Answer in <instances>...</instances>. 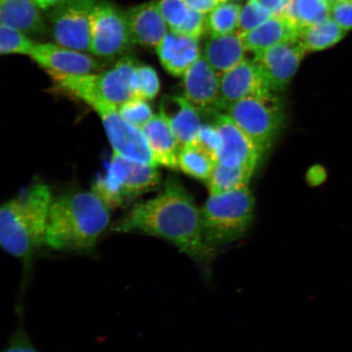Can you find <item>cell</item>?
I'll use <instances>...</instances> for the list:
<instances>
[{
	"label": "cell",
	"instance_id": "1",
	"mask_svg": "<svg viewBox=\"0 0 352 352\" xmlns=\"http://www.w3.org/2000/svg\"><path fill=\"white\" fill-rule=\"evenodd\" d=\"M111 230L164 240L204 270H208L217 254L204 239L201 209L174 176L166 179L164 189L156 197L135 204L113 224Z\"/></svg>",
	"mask_w": 352,
	"mask_h": 352
},
{
	"label": "cell",
	"instance_id": "2",
	"mask_svg": "<svg viewBox=\"0 0 352 352\" xmlns=\"http://www.w3.org/2000/svg\"><path fill=\"white\" fill-rule=\"evenodd\" d=\"M109 223V208L96 193H66L52 200L46 246L56 252L91 254Z\"/></svg>",
	"mask_w": 352,
	"mask_h": 352
},
{
	"label": "cell",
	"instance_id": "3",
	"mask_svg": "<svg viewBox=\"0 0 352 352\" xmlns=\"http://www.w3.org/2000/svg\"><path fill=\"white\" fill-rule=\"evenodd\" d=\"M52 202L45 184H33L0 210V245L26 265L46 246L48 217Z\"/></svg>",
	"mask_w": 352,
	"mask_h": 352
},
{
	"label": "cell",
	"instance_id": "4",
	"mask_svg": "<svg viewBox=\"0 0 352 352\" xmlns=\"http://www.w3.org/2000/svg\"><path fill=\"white\" fill-rule=\"evenodd\" d=\"M254 206L249 188L210 195L201 208L202 232L209 248L217 254L241 240L252 226Z\"/></svg>",
	"mask_w": 352,
	"mask_h": 352
},
{
	"label": "cell",
	"instance_id": "5",
	"mask_svg": "<svg viewBox=\"0 0 352 352\" xmlns=\"http://www.w3.org/2000/svg\"><path fill=\"white\" fill-rule=\"evenodd\" d=\"M135 61L129 56L122 59L108 70L100 74L68 76L50 73L55 87L65 94L78 99L91 95L116 105L118 108L134 98Z\"/></svg>",
	"mask_w": 352,
	"mask_h": 352
},
{
	"label": "cell",
	"instance_id": "6",
	"mask_svg": "<svg viewBox=\"0 0 352 352\" xmlns=\"http://www.w3.org/2000/svg\"><path fill=\"white\" fill-rule=\"evenodd\" d=\"M223 113L252 140L262 155L274 144L285 120L283 104L272 92L237 101Z\"/></svg>",
	"mask_w": 352,
	"mask_h": 352
},
{
	"label": "cell",
	"instance_id": "7",
	"mask_svg": "<svg viewBox=\"0 0 352 352\" xmlns=\"http://www.w3.org/2000/svg\"><path fill=\"white\" fill-rule=\"evenodd\" d=\"M78 100L94 109L100 116L113 153L131 161L157 166L142 131L123 120L116 105L91 95L82 96Z\"/></svg>",
	"mask_w": 352,
	"mask_h": 352
},
{
	"label": "cell",
	"instance_id": "8",
	"mask_svg": "<svg viewBox=\"0 0 352 352\" xmlns=\"http://www.w3.org/2000/svg\"><path fill=\"white\" fill-rule=\"evenodd\" d=\"M131 43L126 12L111 3L99 1L91 16L90 52L99 58H114Z\"/></svg>",
	"mask_w": 352,
	"mask_h": 352
},
{
	"label": "cell",
	"instance_id": "9",
	"mask_svg": "<svg viewBox=\"0 0 352 352\" xmlns=\"http://www.w3.org/2000/svg\"><path fill=\"white\" fill-rule=\"evenodd\" d=\"M99 0H65L52 8L50 30L56 43L80 52H90L92 14Z\"/></svg>",
	"mask_w": 352,
	"mask_h": 352
},
{
	"label": "cell",
	"instance_id": "10",
	"mask_svg": "<svg viewBox=\"0 0 352 352\" xmlns=\"http://www.w3.org/2000/svg\"><path fill=\"white\" fill-rule=\"evenodd\" d=\"M306 52L298 41L283 43L254 52L253 60L271 91L276 94L284 91L292 81Z\"/></svg>",
	"mask_w": 352,
	"mask_h": 352
},
{
	"label": "cell",
	"instance_id": "11",
	"mask_svg": "<svg viewBox=\"0 0 352 352\" xmlns=\"http://www.w3.org/2000/svg\"><path fill=\"white\" fill-rule=\"evenodd\" d=\"M268 94L272 91L258 65L254 60L245 59L220 76L217 112H226L232 104L250 96Z\"/></svg>",
	"mask_w": 352,
	"mask_h": 352
},
{
	"label": "cell",
	"instance_id": "12",
	"mask_svg": "<svg viewBox=\"0 0 352 352\" xmlns=\"http://www.w3.org/2000/svg\"><path fill=\"white\" fill-rule=\"evenodd\" d=\"M214 123L223 140L217 162L230 167L256 168L262 154L252 140L226 113H215Z\"/></svg>",
	"mask_w": 352,
	"mask_h": 352
},
{
	"label": "cell",
	"instance_id": "13",
	"mask_svg": "<svg viewBox=\"0 0 352 352\" xmlns=\"http://www.w3.org/2000/svg\"><path fill=\"white\" fill-rule=\"evenodd\" d=\"M30 56L47 73L82 76L100 67L98 61L83 52L57 43H36Z\"/></svg>",
	"mask_w": 352,
	"mask_h": 352
},
{
	"label": "cell",
	"instance_id": "14",
	"mask_svg": "<svg viewBox=\"0 0 352 352\" xmlns=\"http://www.w3.org/2000/svg\"><path fill=\"white\" fill-rule=\"evenodd\" d=\"M184 96L200 111L217 112L220 76L201 56L183 76Z\"/></svg>",
	"mask_w": 352,
	"mask_h": 352
},
{
	"label": "cell",
	"instance_id": "15",
	"mask_svg": "<svg viewBox=\"0 0 352 352\" xmlns=\"http://www.w3.org/2000/svg\"><path fill=\"white\" fill-rule=\"evenodd\" d=\"M125 12L132 43L156 48L168 33L157 0L132 7Z\"/></svg>",
	"mask_w": 352,
	"mask_h": 352
},
{
	"label": "cell",
	"instance_id": "16",
	"mask_svg": "<svg viewBox=\"0 0 352 352\" xmlns=\"http://www.w3.org/2000/svg\"><path fill=\"white\" fill-rule=\"evenodd\" d=\"M200 112L184 96H166L160 104V113L169 123L182 148L195 142L202 125Z\"/></svg>",
	"mask_w": 352,
	"mask_h": 352
},
{
	"label": "cell",
	"instance_id": "17",
	"mask_svg": "<svg viewBox=\"0 0 352 352\" xmlns=\"http://www.w3.org/2000/svg\"><path fill=\"white\" fill-rule=\"evenodd\" d=\"M156 52L162 67L174 76H183L201 56L198 39L171 30L158 44Z\"/></svg>",
	"mask_w": 352,
	"mask_h": 352
},
{
	"label": "cell",
	"instance_id": "18",
	"mask_svg": "<svg viewBox=\"0 0 352 352\" xmlns=\"http://www.w3.org/2000/svg\"><path fill=\"white\" fill-rule=\"evenodd\" d=\"M140 131L155 164L166 168H178V157L182 147L166 118L160 113L154 114L152 120Z\"/></svg>",
	"mask_w": 352,
	"mask_h": 352
},
{
	"label": "cell",
	"instance_id": "19",
	"mask_svg": "<svg viewBox=\"0 0 352 352\" xmlns=\"http://www.w3.org/2000/svg\"><path fill=\"white\" fill-rule=\"evenodd\" d=\"M33 0H0V25L29 35H42L47 24Z\"/></svg>",
	"mask_w": 352,
	"mask_h": 352
},
{
	"label": "cell",
	"instance_id": "20",
	"mask_svg": "<svg viewBox=\"0 0 352 352\" xmlns=\"http://www.w3.org/2000/svg\"><path fill=\"white\" fill-rule=\"evenodd\" d=\"M246 51L257 52L277 44L297 41L299 30L283 16H274L250 32L240 33Z\"/></svg>",
	"mask_w": 352,
	"mask_h": 352
},
{
	"label": "cell",
	"instance_id": "21",
	"mask_svg": "<svg viewBox=\"0 0 352 352\" xmlns=\"http://www.w3.org/2000/svg\"><path fill=\"white\" fill-rule=\"evenodd\" d=\"M126 176V158L113 153L105 173L96 178L91 191L109 209L122 208L129 205L125 192Z\"/></svg>",
	"mask_w": 352,
	"mask_h": 352
},
{
	"label": "cell",
	"instance_id": "22",
	"mask_svg": "<svg viewBox=\"0 0 352 352\" xmlns=\"http://www.w3.org/2000/svg\"><path fill=\"white\" fill-rule=\"evenodd\" d=\"M246 51L240 33L211 37L205 44V59L219 76L245 60Z\"/></svg>",
	"mask_w": 352,
	"mask_h": 352
},
{
	"label": "cell",
	"instance_id": "23",
	"mask_svg": "<svg viewBox=\"0 0 352 352\" xmlns=\"http://www.w3.org/2000/svg\"><path fill=\"white\" fill-rule=\"evenodd\" d=\"M331 6L327 0H288L283 15L300 30L330 19Z\"/></svg>",
	"mask_w": 352,
	"mask_h": 352
},
{
	"label": "cell",
	"instance_id": "24",
	"mask_svg": "<svg viewBox=\"0 0 352 352\" xmlns=\"http://www.w3.org/2000/svg\"><path fill=\"white\" fill-rule=\"evenodd\" d=\"M125 192L127 204L160 186L161 174L157 166L126 160Z\"/></svg>",
	"mask_w": 352,
	"mask_h": 352
},
{
	"label": "cell",
	"instance_id": "25",
	"mask_svg": "<svg viewBox=\"0 0 352 352\" xmlns=\"http://www.w3.org/2000/svg\"><path fill=\"white\" fill-rule=\"evenodd\" d=\"M255 168L226 166L217 162L208 183L210 195L241 190L248 188Z\"/></svg>",
	"mask_w": 352,
	"mask_h": 352
},
{
	"label": "cell",
	"instance_id": "26",
	"mask_svg": "<svg viewBox=\"0 0 352 352\" xmlns=\"http://www.w3.org/2000/svg\"><path fill=\"white\" fill-rule=\"evenodd\" d=\"M346 32L330 17L322 23L299 30L298 41L307 52L322 51L342 41Z\"/></svg>",
	"mask_w": 352,
	"mask_h": 352
},
{
	"label": "cell",
	"instance_id": "27",
	"mask_svg": "<svg viewBox=\"0 0 352 352\" xmlns=\"http://www.w3.org/2000/svg\"><path fill=\"white\" fill-rule=\"evenodd\" d=\"M217 161L193 142L184 145L178 157V168L191 177L208 182Z\"/></svg>",
	"mask_w": 352,
	"mask_h": 352
},
{
	"label": "cell",
	"instance_id": "28",
	"mask_svg": "<svg viewBox=\"0 0 352 352\" xmlns=\"http://www.w3.org/2000/svg\"><path fill=\"white\" fill-rule=\"evenodd\" d=\"M241 7L233 3H223L215 7L208 16V32L211 37L234 32L239 28Z\"/></svg>",
	"mask_w": 352,
	"mask_h": 352
},
{
	"label": "cell",
	"instance_id": "29",
	"mask_svg": "<svg viewBox=\"0 0 352 352\" xmlns=\"http://www.w3.org/2000/svg\"><path fill=\"white\" fill-rule=\"evenodd\" d=\"M28 34L0 25V54L2 55L29 56L35 46Z\"/></svg>",
	"mask_w": 352,
	"mask_h": 352
},
{
	"label": "cell",
	"instance_id": "30",
	"mask_svg": "<svg viewBox=\"0 0 352 352\" xmlns=\"http://www.w3.org/2000/svg\"><path fill=\"white\" fill-rule=\"evenodd\" d=\"M133 87L135 96L146 100L156 98L160 94L161 83L156 70L146 65H136Z\"/></svg>",
	"mask_w": 352,
	"mask_h": 352
},
{
	"label": "cell",
	"instance_id": "31",
	"mask_svg": "<svg viewBox=\"0 0 352 352\" xmlns=\"http://www.w3.org/2000/svg\"><path fill=\"white\" fill-rule=\"evenodd\" d=\"M118 112L123 120L140 130L154 116L153 109L148 101L136 96L121 104L118 107Z\"/></svg>",
	"mask_w": 352,
	"mask_h": 352
},
{
	"label": "cell",
	"instance_id": "32",
	"mask_svg": "<svg viewBox=\"0 0 352 352\" xmlns=\"http://www.w3.org/2000/svg\"><path fill=\"white\" fill-rule=\"evenodd\" d=\"M157 3L170 30L178 32L187 21L191 10L186 0H157Z\"/></svg>",
	"mask_w": 352,
	"mask_h": 352
},
{
	"label": "cell",
	"instance_id": "33",
	"mask_svg": "<svg viewBox=\"0 0 352 352\" xmlns=\"http://www.w3.org/2000/svg\"><path fill=\"white\" fill-rule=\"evenodd\" d=\"M274 16L266 8L263 7L254 0H250L241 11L239 33L250 32Z\"/></svg>",
	"mask_w": 352,
	"mask_h": 352
},
{
	"label": "cell",
	"instance_id": "34",
	"mask_svg": "<svg viewBox=\"0 0 352 352\" xmlns=\"http://www.w3.org/2000/svg\"><path fill=\"white\" fill-rule=\"evenodd\" d=\"M195 143L217 162L219 153L221 151L223 140L221 134L214 122L201 125Z\"/></svg>",
	"mask_w": 352,
	"mask_h": 352
},
{
	"label": "cell",
	"instance_id": "35",
	"mask_svg": "<svg viewBox=\"0 0 352 352\" xmlns=\"http://www.w3.org/2000/svg\"><path fill=\"white\" fill-rule=\"evenodd\" d=\"M206 32H208V17L204 13L191 10L187 21L177 33L198 39Z\"/></svg>",
	"mask_w": 352,
	"mask_h": 352
},
{
	"label": "cell",
	"instance_id": "36",
	"mask_svg": "<svg viewBox=\"0 0 352 352\" xmlns=\"http://www.w3.org/2000/svg\"><path fill=\"white\" fill-rule=\"evenodd\" d=\"M330 17L345 32L352 29V0H342L333 4Z\"/></svg>",
	"mask_w": 352,
	"mask_h": 352
},
{
	"label": "cell",
	"instance_id": "37",
	"mask_svg": "<svg viewBox=\"0 0 352 352\" xmlns=\"http://www.w3.org/2000/svg\"><path fill=\"white\" fill-rule=\"evenodd\" d=\"M3 352H39L25 332L20 330L12 338Z\"/></svg>",
	"mask_w": 352,
	"mask_h": 352
},
{
	"label": "cell",
	"instance_id": "38",
	"mask_svg": "<svg viewBox=\"0 0 352 352\" xmlns=\"http://www.w3.org/2000/svg\"><path fill=\"white\" fill-rule=\"evenodd\" d=\"M186 2L191 10L206 14L219 4L226 3V0H186Z\"/></svg>",
	"mask_w": 352,
	"mask_h": 352
},
{
	"label": "cell",
	"instance_id": "39",
	"mask_svg": "<svg viewBox=\"0 0 352 352\" xmlns=\"http://www.w3.org/2000/svg\"><path fill=\"white\" fill-rule=\"evenodd\" d=\"M254 1L266 8L274 16H281L288 0H254Z\"/></svg>",
	"mask_w": 352,
	"mask_h": 352
},
{
	"label": "cell",
	"instance_id": "40",
	"mask_svg": "<svg viewBox=\"0 0 352 352\" xmlns=\"http://www.w3.org/2000/svg\"><path fill=\"white\" fill-rule=\"evenodd\" d=\"M36 3V6L42 10H52L59 6L61 3L65 1V0H33Z\"/></svg>",
	"mask_w": 352,
	"mask_h": 352
},
{
	"label": "cell",
	"instance_id": "41",
	"mask_svg": "<svg viewBox=\"0 0 352 352\" xmlns=\"http://www.w3.org/2000/svg\"><path fill=\"white\" fill-rule=\"evenodd\" d=\"M327 1L330 4V6H332L333 4L342 1V0H327Z\"/></svg>",
	"mask_w": 352,
	"mask_h": 352
},
{
	"label": "cell",
	"instance_id": "42",
	"mask_svg": "<svg viewBox=\"0 0 352 352\" xmlns=\"http://www.w3.org/2000/svg\"><path fill=\"white\" fill-rule=\"evenodd\" d=\"M226 1L228 2V0H226Z\"/></svg>",
	"mask_w": 352,
	"mask_h": 352
}]
</instances>
